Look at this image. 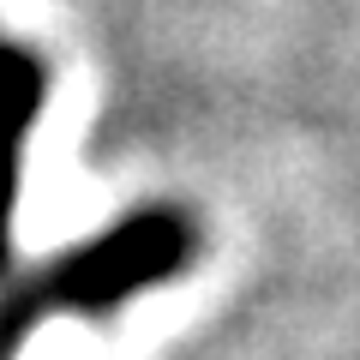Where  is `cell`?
<instances>
[{"label":"cell","instance_id":"1","mask_svg":"<svg viewBox=\"0 0 360 360\" xmlns=\"http://www.w3.org/2000/svg\"><path fill=\"white\" fill-rule=\"evenodd\" d=\"M186 252H193V234H186V222H180L174 210H132V217L115 222L103 240L78 246L72 258H60L49 276H37L30 288H18V295L0 307V360H6V348H13L49 307L103 312V307H115V300H127V295H139V288L174 276V270L186 264Z\"/></svg>","mask_w":360,"mask_h":360},{"label":"cell","instance_id":"2","mask_svg":"<svg viewBox=\"0 0 360 360\" xmlns=\"http://www.w3.org/2000/svg\"><path fill=\"white\" fill-rule=\"evenodd\" d=\"M42 96H49V72H42L37 54L0 42V270L13 252V198H18V150H25V132L37 120Z\"/></svg>","mask_w":360,"mask_h":360}]
</instances>
